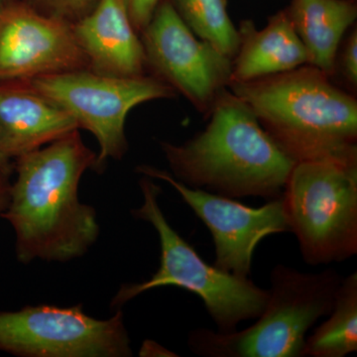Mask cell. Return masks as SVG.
Listing matches in <instances>:
<instances>
[{"label": "cell", "instance_id": "5", "mask_svg": "<svg viewBox=\"0 0 357 357\" xmlns=\"http://www.w3.org/2000/svg\"><path fill=\"white\" fill-rule=\"evenodd\" d=\"M140 187L143 204L132 213L156 229L161 248L160 266L149 280L122 286L112 306L121 307L152 289L177 286L201 298L218 332L232 333L241 321L257 319L266 306L269 290L204 261L167 220L158 203V185L144 178Z\"/></svg>", "mask_w": 357, "mask_h": 357}, {"label": "cell", "instance_id": "20", "mask_svg": "<svg viewBox=\"0 0 357 357\" xmlns=\"http://www.w3.org/2000/svg\"><path fill=\"white\" fill-rule=\"evenodd\" d=\"M344 68L345 75L352 84L357 83V34L352 33L347 41L344 53Z\"/></svg>", "mask_w": 357, "mask_h": 357}, {"label": "cell", "instance_id": "7", "mask_svg": "<svg viewBox=\"0 0 357 357\" xmlns=\"http://www.w3.org/2000/svg\"><path fill=\"white\" fill-rule=\"evenodd\" d=\"M23 84L67 112L79 128L93 134L100 144L96 170L109 158L121 159L128 150L124 126L131 109L172 96L166 84L152 77L103 76L89 69L47 75Z\"/></svg>", "mask_w": 357, "mask_h": 357}, {"label": "cell", "instance_id": "12", "mask_svg": "<svg viewBox=\"0 0 357 357\" xmlns=\"http://www.w3.org/2000/svg\"><path fill=\"white\" fill-rule=\"evenodd\" d=\"M89 70L103 76H144L146 55L122 0H98L83 18L72 23Z\"/></svg>", "mask_w": 357, "mask_h": 357}, {"label": "cell", "instance_id": "4", "mask_svg": "<svg viewBox=\"0 0 357 357\" xmlns=\"http://www.w3.org/2000/svg\"><path fill=\"white\" fill-rule=\"evenodd\" d=\"M342 280L330 268L306 273L276 265L266 306L256 323L227 333L197 328L190 333V349L204 357H303L307 333L332 312Z\"/></svg>", "mask_w": 357, "mask_h": 357}, {"label": "cell", "instance_id": "21", "mask_svg": "<svg viewBox=\"0 0 357 357\" xmlns=\"http://www.w3.org/2000/svg\"><path fill=\"white\" fill-rule=\"evenodd\" d=\"M141 356H175V354H172V352L166 351L163 347L156 344L154 342H150V340H146L143 344L142 349H141L140 352Z\"/></svg>", "mask_w": 357, "mask_h": 357}, {"label": "cell", "instance_id": "19", "mask_svg": "<svg viewBox=\"0 0 357 357\" xmlns=\"http://www.w3.org/2000/svg\"><path fill=\"white\" fill-rule=\"evenodd\" d=\"M137 31H143L153 17L161 0H122Z\"/></svg>", "mask_w": 357, "mask_h": 357}, {"label": "cell", "instance_id": "1", "mask_svg": "<svg viewBox=\"0 0 357 357\" xmlns=\"http://www.w3.org/2000/svg\"><path fill=\"white\" fill-rule=\"evenodd\" d=\"M96 159L79 129L15 159L17 178L0 215L13 227L20 262L68 261L96 243L95 208L82 204L77 191L84 173L96 169Z\"/></svg>", "mask_w": 357, "mask_h": 357}, {"label": "cell", "instance_id": "22", "mask_svg": "<svg viewBox=\"0 0 357 357\" xmlns=\"http://www.w3.org/2000/svg\"><path fill=\"white\" fill-rule=\"evenodd\" d=\"M13 170V159L9 158L0 147V180L9 182V178H10Z\"/></svg>", "mask_w": 357, "mask_h": 357}, {"label": "cell", "instance_id": "18", "mask_svg": "<svg viewBox=\"0 0 357 357\" xmlns=\"http://www.w3.org/2000/svg\"><path fill=\"white\" fill-rule=\"evenodd\" d=\"M98 1V0H29L28 3L47 15L74 23L86 15Z\"/></svg>", "mask_w": 357, "mask_h": 357}, {"label": "cell", "instance_id": "9", "mask_svg": "<svg viewBox=\"0 0 357 357\" xmlns=\"http://www.w3.org/2000/svg\"><path fill=\"white\" fill-rule=\"evenodd\" d=\"M137 171L171 185L206 225L215 243L213 265L222 271L249 278L256 246L265 237L289 231L282 196L260 208H251L234 199L188 187L155 167L139 166Z\"/></svg>", "mask_w": 357, "mask_h": 357}, {"label": "cell", "instance_id": "3", "mask_svg": "<svg viewBox=\"0 0 357 357\" xmlns=\"http://www.w3.org/2000/svg\"><path fill=\"white\" fill-rule=\"evenodd\" d=\"M232 89L296 163L357 161V103L326 73L301 68L234 83Z\"/></svg>", "mask_w": 357, "mask_h": 357}, {"label": "cell", "instance_id": "6", "mask_svg": "<svg viewBox=\"0 0 357 357\" xmlns=\"http://www.w3.org/2000/svg\"><path fill=\"white\" fill-rule=\"evenodd\" d=\"M289 231L307 264L344 261L357 253V161L297 162L283 195Z\"/></svg>", "mask_w": 357, "mask_h": 357}, {"label": "cell", "instance_id": "24", "mask_svg": "<svg viewBox=\"0 0 357 357\" xmlns=\"http://www.w3.org/2000/svg\"><path fill=\"white\" fill-rule=\"evenodd\" d=\"M9 0H0V7L3 6V4H6V2H8Z\"/></svg>", "mask_w": 357, "mask_h": 357}, {"label": "cell", "instance_id": "8", "mask_svg": "<svg viewBox=\"0 0 357 357\" xmlns=\"http://www.w3.org/2000/svg\"><path fill=\"white\" fill-rule=\"evenodd\" d=\"M0 351L27 357L132 356L121 312L109 319H96L81 305H40L0 312Z\"/></svg>", "mask_w": 357, "mask_h": 357}, {"label": "cell", "instance_id": "23", "mask_svg": "<svg viewBox=\"0 0 357 357\" xmlns=\"http://www.w3.org/2000/svg\"><path fill=\"white\" fill-rule=\"evenodd\" d=\"M10 184L0 180V213H3L8 206L10 199Z\"/></svg>", "mask_w": 357, "mask_h": 357}, {"label": "cell", "instance_id": "16", "mask_svg": "<svg viewBox=\"0 0 357 357\" xmlns=\"http://www.w3.org/2000/svg\"><path fill=\"white\" fill-rule=\"evenodd\" d=\"M325 323L306 338L303 357H344L357 351V273L342 279Z\"/></svg>", "mask_w": 357, "mask_h": 357}, {"label": "cell", "instance_id": "10", "mask_svg": "<svg viewBox=\"0 0 357 357\" xmlns=\"http://www.w3.org/2000/svg\"><path fill=\"white\" fill-rule=\"evenodd\" d=\"M89 69L72 23L9 0L0 7V86Z\"/></svg>", "mask_w": 357, "mask_h": 357}, {"label": "cell", "instance_id": "14", "mask_svg": "<svg viewBox=\"0 0 357 357\" xmlns=\"http://www.w3.org/2000/svg\"><path fill=\"white\" fill-rule=\"evenodd\" d=\"M244 29V41L241 42L238 57L232 67V83L273 76L310 64L306 47L290 17L284 14L276 16L261 31H255L250 25Z\"/></svg>", "mask_w": 357, "mask_h": 357}, {"label": "cell", "instance_id": "17", "mask_svg": "<svg viewBox=\"0 0 357 357\" xmlns=\"http://www.w3.org/2000/svg\"><path fill=\"white\" fill-rule=\"evenodd\" d=\"M227 4V0H175L174 6L194 34L230 58L239 50L241 36Z\"/></svg>", "mask_w": 357, "mask_h": 357}, {"label": "cell", "instance_id": "13", "mask_svg": "<svg viewBox=\"0 0 357 357\" xmlns=\"http://www.w3.org/2000/svg\"><path fill=\"white\" fill-rule=\"evenodd\" d=\"M79 129L74 117L25 84L0 86V147L10 159Z\"/></svg>", "mask_w": 357, "mask_h": 357}, {"label": "cell", "instance_id": "15", "mask_svg": "<svg viewBox=\"0 0 357 357\" xmlns=\"http://www.w3.org/2000/svg\"><path fill=\"white\" fill-rule=\"evenodd\" d=\"M356 18V6L345 0H294L290 16L310 64L326 74L335 69L338 45Z\"/></svg>", "mask_w": 357, "mask_h": 357}, {"label": "cell", "instance_id": "2", "mask_svg": "<svg viewBox=\"0 0 357 357\" xmlns=\"http://www.w3.org/2000/svg\"><path fill=\"white\" fill-rule=\"evenodd\" d=\"M174 175L188 187L227 198H280L294 161L236 96L215 102L203 132L183 145L162 143Z\"/></svg>", "mask_w": 357, "mask_h": 357}, {"label": "cell", "instance_id": "11", "mask_svg": "<svg viewBox=\"0 0 357 357\" xmlns=\"http://www.w3.org/2000/svg\"><path fill=\"white\" fill-rule=\"evenodd\" d=\"M147 63L197 105H208L231 79L230 58L196 38L171 2L157 7L143 30Z\"/></svg>", "mask_w": 357, "mask_h": 357}]
</instances>
